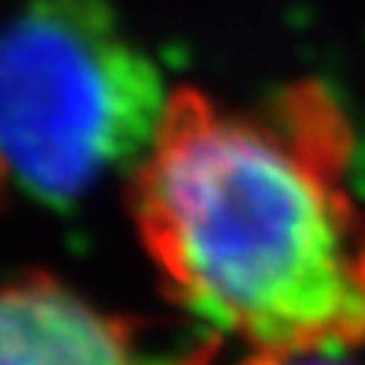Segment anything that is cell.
<instances>
[{"mask_svg":"<svg viewBox=\"0 0 365 365\" xmlns=\"http://www.w3.org/2000/svg\"><path fill=\"white\" fill-rule=\"evenodd\" d=\"M0 365H218V349L154 362L138 321L29 272L0 285Z\"/></svg>","mask_w":365,"mask_h":365,"instance_id":"obj_3","label":"cell"},{"mask_svg":"<svg viewBox=\"0 0 365 365\" xmlns=\"http://www.w3.org/2000/svg\"><path fill=\"white\" fill-rule=\"evenodd\" d=\"M353 128L314 81L257 106L167 96L128 208L170 298L244 343L292 356L365 340V212L346 186Z\"/></svg>","mask_w":365,"mask_h":365,"instance_id":"obj_1","label":"cell"},{"mask_svg":"<svg viewBox=\"0 0 365 365\" xmlns=\"http://www.w3.org/2000/svg\"><path fill=\"white\" fill-rule=\"evenodd\" d=\"M167 96L103 0H29L0 26V195L81 199L145 158Z\"/></svg>","mask_w":365,"mask_h":365,"instance_id":"obj_2","label":"cell"},{"mask_svg":"<svg viewBox=\"0 0 365 365\" xmlns=\"http://www.w3.org/2000/svg\"><path fill=\"white\" fill-rule=\"evenodd\" d=\"M234 365H346L340 359H330L327 353H292V356H266V353H247Z\"/></svg>","mask_w":365,"mask_h":365,"instance_id":"obj_4","label":"cell"}]
</instances>
